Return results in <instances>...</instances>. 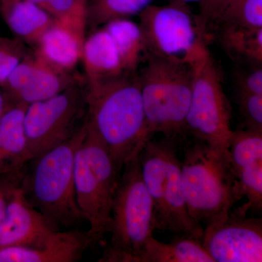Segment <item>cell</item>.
I'll return each mask as SVG.
<instances>
[{"mask_svg":"<svg viewBox=\"0 0 262 262\" xmlns=\"http://www.w3.org/2000/svg\"><path fill=\"white\" fill-rule=\"evenodd\" d=\"M228 150L234 172L262 161V133L248 130L232 131Z\"/></svg>","mask_w":262,"mask_h":262,"instance_id":"22","label":"cell"},{"mask_svg":"<svg viewBox=\"0 0 262 262\" xmlns=\"http://www.w3.org/2000/svg\"><path fill=\"white\" fill-rule=\"evenodd\" d=\"M179 141H146L139 155L141 175L153 206L155 230L203 239V226L188 212L182 188Z\"/></svg>","mask_w":262,"mask_h":262,"instance_id":"4","label":"cell"},{"mask_svg":"<svg viewBox=\"0 0 262 262\" xmlns=\"http://www.w3.org/2000/svg\"><path fill=\"white\" fill-rule=\"evenodd\" d=\"M29 54L22 41L0 36V85L5 84L15 67Z\"/></svg>","mask_w":262,"mask_h":262,"instance_id":"25","label":"cell"},{"mask_svg":"<svg viewBox=\"0 0 262 262\" xmlns=\"http://www.w3.org/2000/svg\"><path fill=\"white\" fill-rule=\"evenodd\" d=\"M244 206L206 226L202 244L214 262H261L262 220Z\"/></svg>","mask_w":262,"mask_h":262,"instance_id":"12","label":"cell"},{"mask_svg":"<svg viewBox=\"0 0 262 262\" xmlns=\"http://www.w3.org/2000/svg\"><path fill=\"white\" fill-rule=\"evenodd\" d=\"M56 230L59 229L31 205L20 185L0 222V248L34 244Z\"/></svg>","mask_w":262,"mask_h":262,"instance_id":"15","label":"cell"},{"mask_svg":"<svg viewBox=\"0 0 262 262\" xmlns=\"http://www.w3.org/2000/svg\"><path fill=\"white\" fill-rule=\"evenodd\" d=\"M24 166L21 168L0 174V222L4 216L10 198L15 189L20 185Z\"/></svg>","mask_w":262,"mask_h":262,"instance_id":"28","label":"cell"},{"mask_svg":"<svg viewBox=\"0 0 262 262\" xmlns=\"http://www.w3.org/2000/svg\"><path fill=\"white\" fill-rule=\"evenodd\" d=\"M0 14L15 37L35 46L56 19L27 0H0Z\"/></svg>","mask_w":262,"mask_h":262,"instance_id":"17","label":"cell"},{"mask_svg":"<svg viewBox=\"0 0 262 262\" xmlns=\"http://www.w3.org/2000/svg\"><path fill=\"white\" fill-rule=\"evenodd\" d=\"M27 1L34 3V4L37 5L38 6L41 7L43 9L46 10L47 0H27Z\"/></svg>","mask_w":262,"mask_h":262,"instance_id":"33","label":"cell"},{"mask_svg":"<svg viewBox=\"0 0 262 262\" xmlns=\"http://www.w3.org/2000/svg\"><path fill=\"white\" fill-rule=\"evenodd\" d=\"M10 107H11V106H10L8 100H7L3 88L0 85V117L3 116V114Z\"/></svg>","mask_w":262,"mask_h":262,"instance_id":"31","label":"cell"},{"mask_svg":"<svg viewBox=\"0 0 262 262\" xmlns=\"http://www.w3.org/2000/svg\"><path fill=\"white\" fill-rule=\"evenodd\" d=\"M85 29L57 20L35 45L36 55L53 68L72 73L82 61Z\"/></svg>","mask_w":262,"mask_h":262,"instance_id":"16","label":"cell"},{"mask_svg":"<svg viewBox=\"0 0 262 262\" xmlns=\"http://www.w3.org/2000/svg\"><path fill=\"white\" fill-rule=\"evenodd\" d=\"M111 239L100 261L139 262L155 230L153 206L139 156L122 168L112 206Z\"/></svg>","mask_w":262,"mask_h":262,"instance_id":"7","label":"cell"},{"mask_svg":"<svg viewBox=\"0 0 262 262\" xmlns=\"http://www.w3.org/2000/svg\"><path fill=\"white\" fill-rule=\"evenodd\" d=\"M92 244L88 231L60 229L34 244L0 248V262L77 261Z\"/></svg>","mask_w":262,"mask_h":262,"instance_id":"14","label":"cell"},{"mask_svg":"<svg viewBox=\"0 0 262 262\" xmlns=\"http://www.w3.org/2000/svg\"><path fill=\"white\" fill-rule=\"evenodd\" d=\"M237 102L246 130L262 133V95L237 91Z\"/></svg>","mask_w":262,"mask_h":262,"instance_id":"26","label":"cell"},{"mask_svg":"<svg viewBox=\"0 0 262 262\" xmlns=\"http://www.w3.org/2000/svg\"><path fill=\"white\" fill-rule=\"evenodd\" d=\"M27 105L19 103L0 117V174L23 168L27 163L24 127Z\"/></svg>","mask_w":262,"mask_h":262,"instance_id":"18","label":"cell"},{"mask_svg":"<svg viewBox=\"0 0 262 262\" xmlns=\"http://www.w3.org/2000/svg\"><path fill=\"white\" fill-rule=\"evenodd\" d=\"M85 131L84 122L68 141L29 160L24 166L20 186L26 198L59 230L74 228L84 220L76 201L74 163Z\"/></svg>","mask_w":262,"mask_h":262,"instance_id":"3","label":"cell"},{"mask_svg":"<svg viewBox=\"0 0 262 262\" xmlns=\"http://www.w3.org/2000/svg\"><path fill=\"white\" fill-rule=\"evenodd\" d=\"M238 92L262 95V70L261 66L253 70L239 73L236 77Z\"/></svg>","mask_w":262,"mask_h":262,"instance_id":"30","label":"cell"},{"mask_svg":"<svg viewBox=\"0 0 262 262\" xmlns=\"http://www.w3.org/2000/svg\"><path fill=\"white\" fill-rule=\"evenodd\" d=\"M79 79L53 68L30 53L20 62L2 86L10 106L43 101L59 94Z\"/></svg>","mask_w":262,"mask_h":262,"instance_id":"13","label":"cell"},{"mask_svg":"<svg viewBox=\"0 0 262 262\" xmlns=\"http://www.w3.org/2000/svg\"><path fill=\"white\" fill-rule=\"evenodd\" d=\"M85 124V134L76 150L74 180L76 201L89 223L88 232L95 244L110 232L113 198L121 172L102 139Z\"/></svg>","mask_w":262,"mask_h":262,"instance_id":"6","label":"cell"},{"mask_svg":"<svg viewBox=\"0 0 262 262\" xmlns=\"http://www.w3.org/2000/svg\"><path fill=\"white\" fill-rule=\"evenodd\" d=\"M147 56L140 27L129 18L115 19L91 31L82 46L88 82L135 73Z\"/></svg>","mask_w":262,"mask_h":262,"instance_id":"10","label":"cell"},{"mask_svg":"<svg viewBox=\"0 0 262 262\" xmlns=\"http://www.w3.org/2000/svg\"><path fill=\"white\" fill-rule=\"evenodd\" d=\"M230 122L231 108L220 72L208 53L194 66L192 97L184 139L204 141L227 150L232 134Z\"/></svg>","mask_w":262,"mask_h":262,"instance_id":"11","label":"cell"},{"mask_svg":"<svg viewBox=\"0 0 262 262\" xmlns=\"http://www.w3.org/2000/svg\"><path fill=\"white\" fill-rule=\"evenodd\" d=\"M86 84L87 81L77 79L56 96L27 106L24 115L27 162L68 141L83 126Z\"/></svg>","mask_w":262,"mask_h":262,"instance_id":"9","label":"cell"},{"mask_svg":"<svg viewBox=\"0 0 262 262\" xmlns=\"http://www.w3.org/2000/svg\"><path fill=\"white\" fill-rule=\"evenodd\" d=\"M86 122L107 146L117 169L139 156L151 139L146 125L139 76L127 74L88 82Z\"/></svg>","mask_w":262,"mask_h":262,"instance_id":"1","label":"cell"},{"mask_svg":"<svg viewBox=\"0 0 262 262\" xmlns=\"http://www.w3.org/2000/svg\"><path fill=\"white\" fill-rule=\"evenodd\" d=\"M153 0H88L86 28L93 31L112 20L140 14Z\"/></svg>","mask_w":262,"mask_h":262,"instance_id":"21","label":"cell"},{"mask_svg":"<svg viewBox=\"0 0 262 262\" xmlns=\"http://www.w3.org/2000/svg\"><path fill=\"white\" fill-rule=\"evenodd\" d=\"M168 244L153 236L146 242L139 262H214L202 244V239L175 235Z\"/></svg>","mask_w":262,"mask_h":262,"instance_id":"19","label":"cell"},{"mask_svg":"<svg viewBox=\"0 0 262 262\" xmlns=\"http://www.w3.org/2000/svg\"><path fill=\"white\" fill-rule=\"evenodd\" d=\"M229 2V0H201L200 2L199 15H196V18L201 28L207 34L208 29L216 24Z\"/></svg>","mask_w":262,"mask_h":262,"instance_id":"29","label":"cell"},{"mask_svg":"<svg viewBox=\"0 0 262 262\" xmlns=\"http://www.w3.org/2000/svg\"><path fill=\"white\" fill-rule=\"evenodd\" d=\"M169 3H179V4L188 5V3H198L201 0H168Z\"/></svg>","mask_w":262,"mask_h":262,"instance_id":"32","label":"cell"},{"mask_svg":"<svg viewBox=\"0 0 262 262\" xmlns=\"http://www.w3.org/2000/svg\"><path fill=\"white\" fill-rule=\"evenodd\" d=\"M215 25L262 28V0H229Z\"/></svg>","mask_w":262,"mask_h":262,"instance_id":"23","label":"cell"},{"mask_svg":"<svg viewBox=\"0 0 262 262\" xmlns=\"http://www.w3.org/2000/svg\"><path fill=\"white\" fill-rule=\"evenodd\" d=\"M88 0H47L46 10L56 20L86 24Z\"/></svg>","mask_w":262,"mask_h":262,"instance_id":"27","label":"cell"},{"mask_svg":"<svg viewBox=\"0 0 262 262\" xmlns=\"http://www.w3.org/2000/svg\"><path fill=\"white\" fill-rule=\"evenodd\" d=\"M220 41L230 56L261 65L262 28H250L234 25H222Z\"/></svg>","mask_w":262,"mask_h":262,"instance_id":"20","label":"cell"},{"mask_svg":"<svg viewBox=\"0 0 262 262\" xmlns=\"http://www.w3.org/2000/svg\"><path fill=\"white\" fill-rule=\"evenodd\" d=\"M243 196L247 203L243 206L248 211L261 212L262 209V161L251 164L234 172Z\"/></svg>","mask_w":262,"mask_h":262,"instance_id":"24","label":"cell"},{"mask_svg":"<svg viewBox=\"0 0 262 262\" xmlns=\"http://www.w3.org/2000/svg\"><path fill=\"white\" fill-rule=\"evenodd\" d=\"M141 75V98L149 135L182 141L192 97L194 67L149 55Z\"/></svg>","mask_w":262,"mask_h":262,"instance_id":"5","label":"cell"},{"mask_svg":"<svg viewBox=\"0 0 262 262\" xmlns=\"http://www.w3.org/2000/svg\"><path fill=\"white\" fill-rule=\"evenodd\" d=\"M139 16L148 56L194 67L209 53L208 34L187 5H151Z\"/></svg>","mask_w":262,"mask_h":262,"instance_id":"8","label":"cell"},{"mask_svg":"<svg viewBox=\"0 0 262 262\" xmlns=\"http://www.w3.org/2000/svg\"><path fill=\"white\" fill-rule=\"evenodd\" d=\"M183 195L189 215L206 226L225 218L244 198L232 168L229 150L204 141H181Z\"/></svg>","mask_w":262,"mask_h":262,"instance_id":"2","label":"cell"}]
</instances>
